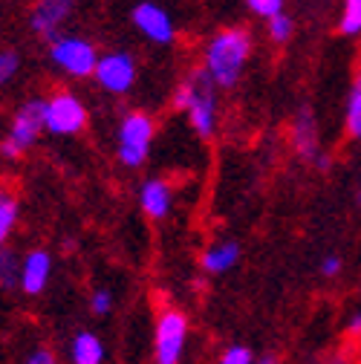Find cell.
Segmentation results:
<instances>
[{
	"instance_id": "6da1fadb",
	"label": "cell",
	"mask_w": 361,
	"mask_h": 364,
	"mask_svg": "<svg viewBox=\"0 0 361 364\" xmlns=\"http://www.w3.org/2000/svg\"><path fill=\"white\" fill-rule=\"evenodd\" d=\"M252 58V35L243 26L220 29L208 38L203 50V70L217 90H232Z\"/></svg>"
},
{
	"instance_id": "7a4b0ae2",
	"label": "cell",
	"mask_w": 361,
	"mask_h": 364,
	"mask_svg": "<svg viewBox=\"0 0 361 364\" xmlns=\"http://www.w3.org/2000/svg\"><path fill=\"white\" fill-rule=\"evenodd\" d=\"M171 105L179 113H188V122L200 139H211L217 133V87L203 67H197L176 84Z\"/></svg>"
},
{
	"instance_id": "3957f363",
	"label": "cell",
	"mask_w": 361,
	"mask_h": 364,
	"mask_svg": "<svg viewBox=\"0 0 361 364\" xmlns=\"http://www.w3.org/2000/svg\"><path fill=\"white\" fill-rule=\"evenodd\" d=\"M156 136V122L145 110H127L119 122L116 133V156L124 168H139L145 165L151 145Z\"/></svg>"
},
{
	"instance_id": "277c9868",
	"label": "cell",
	"mask_w": 361,
	"mask_h": 364,
	"mask_svg": "<svg viewBox=\"0 0 361 364\" xmlns=\"http://www.w3.org/2000/svg\"><path fill=\"white\" fill-rule=\"evenodd\" d=\"M191 336V321L183 309L165 306L153 321V364H183Z\"/></svg>"
},
{
	"instance_id": "5b68a950",
	"label": "cell",
	"mask_w": 361,
	"mask_h": 364,
	"mask_svg": "<svg viewBox=\"0 0 361 364\" xmlns=\"http://www.w3.org/2000/svg\"><path fill=\"white\" fill-rule=\"evenodd\" d=\"M47 130V102L43 99H29L23 102L9 124L6 139L0 142V156L4 159H21Z\"/></svg>"
},
{
	"instance_id": "8992f818",
	"label": "cell",
	"mask_w": 361,
	"mask_h": 364,
	"mask_svg": "<svg viewBox=\"0 0 361 364\" xmlns=\"http://www.w3.org/2000/svg\"><path fill=\"white\" fill-rule=\"evenodd\" d=\"M50 61L70 78H90L99 64V50L81 35H58L50 41Z\"/></svg>"
},
{
	"instance_id": "52a82bcc",
	"label": "cell",
	"mask_w": 361,
	"mask_h": 364,
	"mask_svg": "<svg viewBox=\"0 0 361 364\" xmlns=\"http://www.w3.org/2000/svg\"><path fill=\"white\" fill-rule=\"evenodd\" d=\"M43 102H47V130L53 136H75L87 127V107L70 90H58Z\"/></svg>"
},
{
	"instance_id": "ba28073f",
	"label": "cell",
	"mask_w": 361,
	"mask_h": 364,
	"mask_svg": "<svg viewBox=\"0 0 361 364\" xmlns=\"http://www.w3.org/2000/svg\"><path fill=\"white\" fill-rule=\"evenodd\" d=\"M93 78L99 81L102 90H107V93L124 96L127 90L136 84V58H133L130 53H124V50L104 53V55H99Z\"/></svg>"
},
{
	"instance_id": "9c48e42d",
	"label": "cell",
	"mask_w": 361,
	"mask_h": 364,
	"mask_svg": "<svg viewBox=\"0 0 361 364\" xmlns=\"http://www.w3.org/2000/svg\"><path fill=\"white\" fill-rule=\"evenodd\" d=\"M130 21L151 43L168 47V43L176 41V23H173L171 12L165 6H159L156 0H142V4H136L130 12Z\"/></svg>"
},
{
	"instance_id": "30bf717a",
	"label": "cell",
	"mask_w": 361,
	"mask_h": 364,
	"mask_svg": "<svg viewBox=\"0 0 361 364\" xmlns=\"http://www.w3.org/2000/svg\"><path fill=\"white\" fill-rule=\"evenodd\" d=\"M292 148L301 154V159L312 162L315 168L321 171L330 168V156L321 151V133H318V122H315L312 107H301L292 119Z\"/></svg>"
},
{
	"instance_id": "8fae6325",
	"label": "cell",
	"mask_w": 361,
	"mask_h": 364,
	"mask_svg": "<svg viewBox=\"0 0 361 364\" xmlns=\"http://www.w3.org/2000/svg\"><path fill=\"white\" fill-rule=\"evenodd\" d=\"M53 252L50 249H29L21 257V281L18 289L29 298L47 292L50 281H53Z\"/></svg>"
},
{
	"instance_id": "7c38bea8",
	"label": "cell",
	"mask_w": 361,
	"mask_h": 364,
	"mask_svg": "<svg viewBox=\"0 0 361 364\" xmlns=\"http://www.w3.org/2000/svg\"><path fill=\"white\" fill-rule=\"evenodd\" d=\"M72 6H75V0H38L32 15H29L32 32L38 38H47V41L58 38V29L70 18Z\"/></svg>"
},
{
	"instance_id": "4fadbf2b",
	"label": "cell",
	"mask_w": 361,
	"mask_h": 364,
	"mask_svg": "<svg viewBox=\"0 0 361 364\" xmlns=\"http://www.w3.org/2000/svg\"><path fill=\"white\" fill-rule=\"evenodd\" d=\"M139 208L148 220H165L173 208V188L162 176L145 179L139 186Z\"/></svg>"
},
{
	"instance_id": "5bb4252c",
	"label": "cell",
	"mask_w": 361,
	"mask_h": 364,
	"mask_svg": "<svg viewBox=\"0 0 361 364\" xmlns=\"http://www.w3.org/2000/svg\"><path fill=\"white\" fill-rule=\"evenodd\" d=\"M240 263V243L237 240H220L214 246H208L200 257V266L208 275H225Z\"/></svg>"
},
{
	"instance_id": "9a60e30c",
	"label": "cell",
	"mask_w": 361,
	"mask_h": 364,
	"mask_svg": "<svg viewBox=\"0 0 361 364\" xmlns=\"http://www.w3.org/2000/svg\"><path fill=\"white\" fill-rule=\"evenodd\" d=\"M104 341L93 330H78L70 341V361L72 364H104Z\"/></svg>"
},
{
	"instance_id": "2e32d148",
	"label": "cell",
	"mask_w": 361,
	"mask_h": 364,
	"mask_svg": "<svg viewBox=\"0 0 361 364\" xmlns=\"http://www.w3.org/2000/svg\"><path fill=\"white\" fill-rule=\"evenodd\" d=\"M18 220H21V203L12 191L0 188V249H6L12 232L18 229Z\"/></svg>"
},
{
	"instance_id": "e0dca14e",
	"label": "cell",
	"mask_w": 361,
	"mask_h": 364,
	"mask_svg": "<svg viewBox=\"0 0 361 364\" xmlns=\"http://www.w3.org/2000/svg\"><path fill=\"white\" fill-rule=\"evenodd\" d=\"M18 281H21V257L6 246V249H0V289L15 292Z\"/></svg>"
},
{
	"instance_id": "ac0fdd59",
	"label": "cell",
	"mask_w": 361,
	"mask_h": 364,
	"mask_svg": "<svg viewBox=\"0 0 361 364\" xmlns=\"http://www.w3.org/2000/svg\"><path fill=\"white\" fill-rule=\"evenodd\" d=\"M344 130L350 139H361V87L352 84L347 96V110H344Z\"/></svg>"
},
{
	"instance_id": "d6986e66",
	"label": "cell",
	"mask_w": 361,
	"mask_h": 364,
	"mask_svg": "<svg viewBox=\"0 0 361 364\" xmlns=\"http://www.w3.org/2000/svg\"><path fill=\"white\" fill-rule=\"evenodd\" d=\"M338 29H341V35H347V38L361 35V0H344V4H341Z\"/></svg>"
},
{
	"instance_id": "ffe728a7",
	"label": "cell",
	"mask_w": 361,
	"mask_h": 364,
	"mask_svg": "<svg viewBox=\"0 0 361 364\" xmlns=\"http://www.w3.org/2000/svg\"><path fill=\"white\" fill-rule=\"evenodd\" d=\"M269 26H266V32H269V41L272 43H289L292 41V35H295V21L284 12V15H278V18H272V21H266Z\"/></svg>"
},
{
	"instance_id": "44dd1931",
	"label": "cell",
	"mask_w": 361,
	"mask_h": 364,
	"mask_svg": "<svg viewBox=\"0 0 361 364\" xmlns=\"http://www.w3.org/2000/svg\"><path fill=\"white\" fill-rule=\"evenodd\" d=\"M87 306H90V312H93L96 318H107L113 312V292L107 287H96L93 292H90V298H87Z\"/></svg>"
},
{
	"instance_id": "7402d4cb",
	"label": "cell",
	"mask_w": 361,
	"mask_h": 364,
	"mask_svg": "<svg viewBox=\"0 0 361 364\" xmlns=\"http://www.w3.org/2000/svg\"><path fill=\"white\" fill-rule=\"evenodd\" d=\"M246 6H249V12H254L257 18H263V21H272V18L284 15L286 0H246Z\"/></svg>"
},
{
	"instance_id": "603a6c76",
	"label": "cell",
	"mask_w": 361,
	"mask_h": 364,
	"mask_svg": "<svg viewBox=\"0 0 361 364\" xmlns=\"http://www.w3.org/2000/svg\"><path fill=\"white\" fill-rule=\"evenodd\" d=\"M217 364H254V353L246 344H229L220 353Z\"/></svg>"
},
{
	"instance_id": "cb8c5ba5",
	"label": "cell",
	"mask_w": 361,
	"mask_h": 364,
	"mask_svg": "<svg viewBox=\"0 0 361 364\" xmlns=\"http://www.w3.org/2000/svg\"><path fill=\"white\" fill-rule=\"evenodd\" d=\"M18 67H21V55L15 50H4V53H0V87L9 84L15 78Z\"/></svg>"
},
{
	"instance_id": "d4e9b609",
	"label": "cell",
	"mask_w": 361,
	"mask_h": 364,
	"mask_svg": "<svg viewBox=\"0 0 361 364\" xmlns=\"http://www.w3.org/2000/svg\"><path fill=\"white\" fill-rule=\"evenodd\" d=\"M23 364H61V361H58L55 350H50V347H43V344H38V347H32V350L26 353Z\"/></svg>"
},
{
	"instance_id": "484cf974",
	"label": "cell",
	"mask_w": 361,
	"mask_h": 364,
	"mask_svg": "<svg viewBox=\"0 0 361 364\" xmlns=\"http://www.w3.org/2000/svg\"><path fill=\"white\" fill-rule=\"evenodd\" d=\"M341 269H344V263H341L338 255H327V257L321 260V275H324V278H338Z\"/></svg>"
},
{
	"instance_id": "4316f807",
	"label": "cell",
	"mask_w": 361,
	"mask_h": 364,
	"mask_svg": "<svg viewBox=\"0 0 361 364\" xmlns=\"http://www.w3.org/2000/svg\"><path fill=\"white\" fill-rule=\"evenodd\" d=\"M347 336H350V338H361V309H355V312L347 318Z\"/></svg>"
},
{
	"instance_id": "83f0119b",
	"label": "cell",
	"mask_w": 361,
	"mask_h": 364,
	"mask_svg": "<svg viewBox=\"0 0 361 364\" xmlns=\"http://www.w3.org/2000/svg\"><path fill=\"white\" fill-rule=\"evenodd\" d=\"M254 364H278V358H275V355H263V358L254 361Z\"/></svg>"
},
{
	"instance_id": "f1b7e54d",
	"label": "cell",
	"mask_w": 361,
	"mask_h": 364,
	"mask_svg": "<svg viewBox=\"0 0 361 364\" xmlns=\"http://www.w3.org/2000/svg\"><path fill=\"white\" fill-rule=\"evenodd\" d=\"M327 364H350V358H344V355H335V358H330Z\"/></svg>"
},
{
	"instance_id": "f546056e",
	"label": "cell",
	"mask_w": 361,
	"mask_h": 364,
	"mask_svg": "<svg viewBox=\"0 0 361 364\" xmlns=\"http://www.w3.org/2000/svg\"><path fill=\"white\" fill-rule=\"evenodd\" d=\"M355 87H361V70H358V75H355Z\"/></svg>"
},
{
	"instance_id": "4dcf8cb0",
	"label": "cell",
	"mask_w": 361,
	"mask_h": 364,
	"mask_svg": "<svg viewBox=\"0 0 361 364\" xmlns=\"http://www.w3.org/2000/svg\"><path fill=\"white\" fill-rule=\"evenodd\" d=\"M358 203H361V191H358Z\"/></svg>"
}]
</instances>
